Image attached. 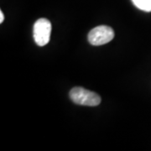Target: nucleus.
Wrapping results in <instances>:
<instances>
[{"label":"nucleus","mask_w":151,"mask_h":151,"mask_svg":"<svg viewBox=\"0 0 151 151\" xmlns=\"http://www.w3.org/2000/svg\"><path fill=\"white\" fill-rule=\"evenodd\" d=\"M70 98L76 104L82 106L95 107L101 103V97L97 93L80 86L73 87L70 90Z\"/></svg>","instance_id":"1"},{"label":"nucleus","mask_w":151,"mask_h":151,"mask_svg":"<svg viewBox=\"0 0 151 151\" xmlns=\"http://www.w3.org/2000/svg\"><path fill=\"white\" fill-rule=\"evenodd\" d=\"M51 33V23L47 19H39L34 24L33 36L39 46H45L49 43Z\"/></svg>","instance_id":"2"},{"label":"nucleus","mask_w":151,"mask_h":151,"mask_svg":"<svg viewBox=\"0 0 151 151\" xmlns=\"http://www.w3.org/2000/svg\"><path fill=\"white\" fill-rule=\"evenodd\" d=\"M114 38V31L111 27L107 25H100L92 29L88 34L89 43L99 46L110 42Z\"/></svg>","instance_id":"3"},{"label":"nucleus","mask_w":151,"mask_h":151,"mask_svg":"<svg viewBox=\"0 0 151 151\" xmlns=\"http://www.w3.org/2000/svg\"><path fill=\"white\" fill-rule=\"evenodd\" d=\"M136 8L145 12H151V0H132Z\"/></svg>","instance_id":"4"},{"label":"nucleus","mask_w":151,"mask_h":151,"mask_svg":"<svg viewBox=\"0 0 151 151\" xmlns=\"http://www.w3.org/2000/svg\"><path fill=\"white\" fill-rule=\"evenodd\" d=\"M4 20V13L3 11H0V23L2 24Z\"/></svg>","instance_id":"5"}]
</instances>
